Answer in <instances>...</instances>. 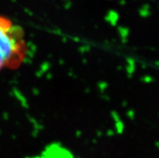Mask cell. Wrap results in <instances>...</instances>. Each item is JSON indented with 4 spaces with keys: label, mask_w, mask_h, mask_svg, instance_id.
I'll use <instances>...</instances> for the list:
<instances>
[{
    "label": "cell",
    "mask_w": 159,
    "mask_h": 158,
    "mask_svg": "<svg viewBox=\"0 0 159 158\" xmlns=\"http://www.w3.org/2000/svg\"><path fill=\"white\" fill-rule=\"evenodd\" d=\"M26 39L22 28L0 16V72L20 68L26 59Z\"/></svg>",
    "instance_id": "obj_1"
}]
</instances>
